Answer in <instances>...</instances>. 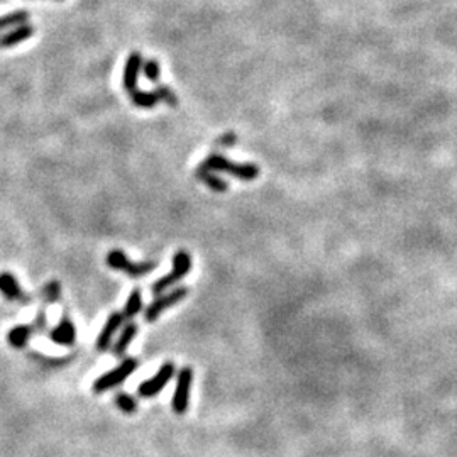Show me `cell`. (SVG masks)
I'll return each instance as SVG.
<instances>
[{
	"label": "cell",
	"mask_w": 457,
	"mask_h": 457,
	"mask_svg": "<svg viewBox=\"0 0 457 457\" xmlns=\"http://www.w3.org/2000/svg\"><path fill=\"white\" fill-rule=\"evenodd\" d=\"M154 92L158 93L159 102H167V105H169V107H177L178 98H177V95H174V92L172 90V88L167 87V85H159V87L156 88Z\"/></svg>",
	"instance_id": "obj_21"
},
{
	"label": "cell",
	"mask_w": 457,
	"mask_h": 457,
	"mask_svg": "<svg viewBox=\"0 0 457 457\" xmlns=\"http://www.w3.org/2000/svg\"><path fill=\"white\" fill-rule=\"evenodd\" d=\"M188 295V288L185 286H180V288H174L172 291H164V293H161L156 297L152 302L147 305V308L145 310V319L147 322H154L158 317L163 313L164 310H168V308H172L173 305L180 303L183 298H185Z\"/></svg>",
	"instance_id": "obj_5"
},
{
	"label": "cell",
	"mask_w": 457,
	"mask_h": 457,
	"mask_svg": "<svg viewBox=\"0 0 457 457\" xmlns=\"http://www.w3.org/2000/svg\"><path fill=\"white\" fill-rule=\"evenodd\" d=\"M173 374H174L173 362H169V361L164 362V364L159 367L158 373L152 376V378L146 379L145 383L139 384V389H137L139 396H142V398L156 396L161 389H163L169 383V381H172Z\"/></svg>",
	"instance_id": "obj_6"
},
{
	"label": "cell",
	"mask_w": 457,
	"mask_h": 457,
	"mask_svg": "<svg viewBox=\"0 0 457 457\" xmlns=\"http://www.w3.org/2000/svg\"><path fill=\"white\" fill-rule=\"evenodd\" d=\"M136 334H137V325L136 324H127L124 327L122 334H120L119 340L115 342V346H114L115 356H124L125 349L129 347V344L132 342L134 337H136Z\"/></svg>",
	"instance_id": "obj_16"
},
{
	"label": "cell",
	"mask_w": 457,
	"mask_h": 457,
	"mask_svg": "<svg viewBox=\"0 0 457 457\" xmlns=\"http://www.w3.org/2000/svg\"><path fill=\"white\" fill-rule=\"evenodd\" d=\"M122 322H124V317L120 312H114L109 319H107L104 329L100 330V334H98V339H97L98 351H105V349H109L112 337H114L115 332H117L119 327L122 325Z\"/></svg>",
	"instance_id": "obj_9"
},
{
	"label": "cell",
	"mask_w": 457,
	"mask_h": 457,
	"mask_svg": "<svg viewBox=\"0 0 457 457\" xmlns=\"http://www.w3.org/2000/svg\"><path fill=\"white\" fill-rule=\"evenodd\" d=\"M191 270V258L188 254V251L180 249L174 253L173 256V270L168 273L167 276L159 278L154 285L151 286V291L154 295L164 293L168 288H172L173 285H177L178 281H182Z\"/></svg>",
	"instance_id": "obj_2"
},
{
	"label": "cell",
	"mask_w": 457,
	"mask_h": 457,
	"mask_svg": "<svg viewBox=\"0 0 457 457\" xmlns=\"http://www.w3.org/2000/svg\"><path fill=\"white\" fill-rule=\"evenodd\" d=\"M195 177L199 178L200 182H204L205 185L210 188V190L219 191V194H224V191L228 190V183L226 180H222V178L217 177V174H214L210 172H205V169L196 168Z\"/></svg>",
	"instance_id": "obj_14"
},
{
	"label": "cell",
	"mask_w": 457,
	"mask_h": 457,
	"mask_svg": "<svg viewBox=\"0 0 457 457\" xmlns=\"http://www.w3.org/2000/svg\"><path fill=\"white\" fill-rule=\"evenodd\" d=\"M142 71H145L146 78L149 80L152 83H158L161 70H159V63L156 60H147L146 63H142Z\"/></svg>",
	"instance_id": "obj_20"
},
{
	"label": "cell",
	"mask_w": 457,
	"mask_h": 457,
	"mask_svg": "<svg viewBox=\"0 0 457 457\" xmlns=\"http://www.w3.org/2000/svg\"><path fill=\"white\" fill-rule=\"evenodd\" d=\"M33 34H34V28L31 24H28V22H26V24L16 26V29L9 31V33L0 36V48L17 46L19 43L28 41Z\"/></svg>",
	"instance_id": "obj_11"
},
{
	"label": "cell",
	"mask_w": 457,
	"mask_h": 457,
	"mask_svg": "<svg viewBox=\"0 0 457 457\" xmlns=\"http://www.w3.org/2000/svg\"><path fill=\"white\" fill-rule=\"evenodd\" d=\"M221 142H226V145H231V142H236V136H234V134H227L226 137L221 139Z\"/></svg>",
	"instance_id": "obj_24"
},
{
	"label": "cell",
	"mask_w": 457,
	"mask_h": 457,
	"mask_svg": "<svg viewBox=\"0 0 457 457\" xmlns=\"http://www.w3.org/2000/svg\"><path fill=\"white\" fill-rule=\"evenodd\" d=\"M142 310V295L141 290H134L131 295H129L127 302H125V307L122 310V317L125 320H131L134 315H137L139 312Z\"/></svg>",
	"instance_id": "obj_17"
},
{
	"label": "cell",
	"mask_w": 457,
	"mask_h": 457,
	"mask_svg": "<svg viewBox=\"0 0 457 457\" xmlns=\"http://www.w3.org/2000/svg\"><path fill=\"white\" fill-rule=\"evenodd\" d=\"M137 364L139 362L134 359V357H127V359H124L117 367H115V369H112V371H109V373L102 374L100 378L93 383V392L105 393L112 388L119 387L120 383H124V381L137 369Z\"/></svg>",
	"instance_id": "obj_3"
},
{
	"label": "cell",
	"mask_w": 457,
	"mask_h": 457,
	"mask_svg": "<svg viewBox=\"0 0 457 457\" xmlns=\"http://www.w3.org/2000/svg\"><path fill=\"white\" fill-rule=\"evenodd\" d=\"M33 327L34 332H44V329H46V313H44V310L39 312L38 319H36V324Z\"/></svg>",
	"instance_id": "obj_23"
},
{
	"label": "cell",
	"mask_w": 457,
	"mask_h": 457,
	"mask_svg": "<svg viewBox=\"0 0 457 457\" xmlns=\"http://www.w3.org/2000/svg\"><path fill=\"white\" fill-rule=\"evenodd\" d=\"M33 332H34L33 325H17L11 330V332H9V344L16 349L24 347L26 344H28V340L31 339V335H33Z\"/></svg>",
	"instance_id": "obj_15"
},
{
	"label": "cell",
	"mask_w": 457,
	"mask_h": 457,
	"mask_svg": "<svg viewBox=\"0 0 457 457\" xmlns=\"http://www.w3.org/2000/svg\"><path fill=\"white\" fill-rule=\"evenodd\" d=\"M107 264L112 268V270L122 271L125 275L132 276V278H139L145 276L147 273H151L156 268V263L146 261V263H132L122 251L114 249L107 254Z\"/></svg>",
	"instance_id": "obj_4"
},
{
	"label": "cell",
	"mask_w": 457,
	"mask_h": 457,
	"mask_svg": "<svg viewBox=\"0 0 457 457\" xmlns=\"http://www.w3.org/2000/svg\"><path fill=\"white\" fill-rule=\"evenodd\" d=\"M199 168L205 169V172H210V173L227 172L228 174H232V177L239 178V180H244V182H253L259 177V168L256 167V164L231 163V161H228L226 156H222V154L207 156V158L204 159V163H201Z\"/></svg>",
	"instance_id": "obj_1"
},
{
	"label": "cell",
	"mask_w": 457,
	"mask_h": 457,
	"mask_svg": "<svg viewBox=\"0 0 457 457\" xmlns=\"http://www.w3.org/2000/svg\"><path fill=\"white\" fill-rule=\"evenodd\" d=\"M131 95L132 104L139 107V109H154L159 104V97L156 92H146V90H132L129 92Z\"/></svg>",
	"instance_id": "obj_13"
},
{
	"label": "cell",
	"mask_w": 457,
	"mask_h": 457,
	"mask_svg": "<svg viewBox=\"0 0 457 457\" xmlns=\"http://www.w3.org/2000/svg\"><path fill=\"white\" fill-rule=\"evenodd\" d=\"M191 381H194V371H191L190 367H183V369H180V373H178L177 388H174V395H173L174 414L182 415L187 411L188 401H190Z\"/></svg>",
	"instance_id": "obj_7"
},
{
	"label": "cell",
	"mask_w": 457,
	"mask_h": 457,
	"mask_svg": "<svg viewBox=\"0 0 457 457\" xmlns=\"http://www.w3.org/2000/svg\"><path fill=\"white\" fill-rule=\"evenodd\" d=\"M115 403H117V406L124 414H134L137 410L136 400L131 395H127V393H119L117 398H115Z\"/></svg>",
	"instance_id": "obj_19"
},
{
	"label": "cell",
	"mask_w": 457,
	"mask_h": 457,
	"mask_svg": "<svg viewBox=\"0 0 457 457\" xmlns=\"http://www.w3.org/2000/svg\"><path fill=\"white\" fill-rule=\"evenodd\" d=\"M142 56L141 53L132 51L129 55L127 61H125L124 66V73H122V85L127 92H132L137 88V78H139V71L142 70Z\"/></svg>",
	"instance_id": "obj_8"
},
{
	"label": "cell",
	"mask_w": 457,
	"mask_h": 457,
	"mask_svg": "<svg viewBox=\"0 0 457 457\" xmlns=\"http://www.w3.org/2000/svg\"><path fill=\"white\" fill-rule=\"evenodd\" d=\"M53 342L60 344V346H73L75 339H76V329L73 325V322L66 317H63V320L58 324L55 329L51 330L49 334Z\"/></svg>",
	"instance_id": "obj_10"
},
{
	"label": "cell",
	"mask_w": 457,
	"mask_h": 457,
	"mask_svg": "<svg viewBox=\"0 0 457 457\" xmlns=\"http://www.w3.org/2000/svg\"><path fill=\"white\" fill-rule=\"evenodd\" d=\"M0 293L4 295L7 300H24V293H22L19 283L11 273H2L0 275Z\"/></svg>",
	"instance_id": "obj_12"
},
{
	"label": "cell",
	"mask_w": 457,
	"mask_h": 457,
	"mask_svg": "<svg viewBox=\"0 0 457 457\" xmlns=\"http://www.w3.org/2000/svg\"><path fill=\"white\" fill-rule=\"evenodd\" d=\"M60 293L61 288L58 281H51V283L46 285V288H44V297L48 298V302H58V300H60Z\"/></svg>",
	"instance_id": "obj_22"
},
{
	"label": "cell",
	"mask_w": 457,
	"mask_h": 457,
	"mask_svg": "<svg viewBox=\"0 0 457 457\" xmlns=\"http://www.w3.org/2000/svg\"><path fill=\"white\" fill-rule=\"evenodd\" d=\"M28 19H29L28 11H16V12H11V14H7V16H2L0 17V34H2L6 29L14 28V26L26 24Z\"/></svg>",
	"instance_id": "obj_18"
}]
</instances>
